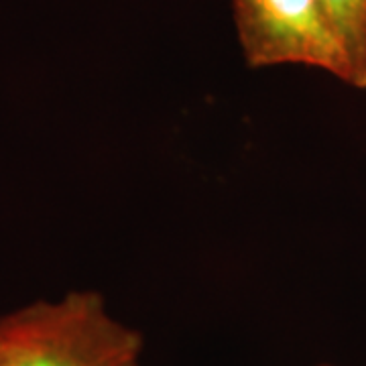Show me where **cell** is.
Wrapping results in <instances>:
<instances>
[{
	"mask_svg": "<svg viewBox=\"0 0 366 366\" xmlns=\"http://www.w3.org/2000/svg\"><path fill=\"white\" fill-rule=\"evenodd\" d=\"M320 366H332V365H320Z\"/></svg>",
	"mask_w": 366,
	"mask_h": 366,
	"instance_id": "cell-4",
	"label": "cell"
},
{
	"mask_svg": "<svg viewBox=\"0 0 366 366\" xmlns=\"http://www.w3.org/2000/svg\"><path fill=\"white\" fill-rule=\"evenodd\" d=\"M352 67V86L366 90V0H322Z\"/></svg>",
	"mask_w": 366,
	"mask_h": 366,
	"instance_id": "cell-3",
	"label": "cell"
},
{
	"mask_svg": "<svg viewBox=\"0 0 366 366\" xmlns=\"http://www.w3.org/2000/svg\"><path fill=\"white\" fill-rule=\"evenodd\" d=\"M250 67L303 66L352 86V67L322 0H230Z\"/></svg>",
	"mask_w": 366,
	"mask_h": 366,
	"instance_id": "cell-2",
	"label": "cell"
},
{
	"mask_svg": "<svg viewBox=\"0 0 366 366\" xmlns=\"http://www.w3.org/2000/svg\"><path fill=\"white\" fill-rule=\"evenodd\" d=\"M143 334L92 289L41 300L0 317V366H144Z\"/></svg>",
	"mask_w": 366,
	"mask_h": 366,
	"instance_id": "cell-1",
	"label": "cell"
}]
</instances>
